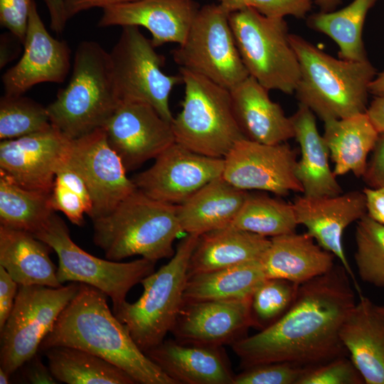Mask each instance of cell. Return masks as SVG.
I'll use <instances>...</instances> for the list:
<instances>
[{"label":"cell","instance_id":"74e56055","mask_svg":"<svg viewBox=\"0 0 384 384\" xmlns=\"http://www.w3.org/2000/svg\"><path fill=\"white\" fill-rule=\"evenodd\" d=\"M55 211L62 212L74 225L84 224L85 214H91L92 203L88 188L81 176L70 167L63 166L56 173L50 193Z\"/></svg>","mask_w":384,"mask_h":384},{"label":"cell","instance_id":"603a6c76","mask_svg":"<svg viewBox=\"0 0 384 384\" xmlns=\"http://www.w3.org/2000/svg\"><path fill=\"white\" fill-rule=\"evenodd\" d=\"M358 296L342 325L341 340L365 383L384 384V314L368 298Z\"/></svg>","mask_w":384,"mask_h":384},{"label":"cell","instance_id":"60d3db41","mask_svg":"<svg viewBox=\"0 0 384 384\" xmlns=\"http://www.w3.org/2000/svg\"><path fill=\"white\" fill-rule=\"evenodd\" d=\"M364 380L351 359L344 356L310 366L298 384H362Z\"/></svg>","mask_w":384,"mask_h":384},{"label":"cell","instance_id":"7bdbcfd3","mask_svg":"<svg viewBox=\"0 0 384 384\" xmlns=\"http://www.w3.org/2000/svg\"><path fill=\"white\" fill-rule=\"evenodd\" d=\"M33 0H0V23L23 44Z\"/></svg>","mask_w":384,"mask_h":384},{"label":"cell","instance_id":"d6a6232c","mask_svg":"<svg viewBox=\"0 0 384 384\" xmlns=\"http://www.w3.org/2000/svg\"><path fill=\"white\" fill-rule=\"evenodd\" d=\"M378 0H354L338 11L321 12L308 19V25L333 39L339 48L341 59L352 61L367 60L362 39L366 16Z\"/></svg>","mask_w":384,"mask_h":384},{"label":"cell","instance_id":"f907efd6","mask_svg":"<svg viewBox=\"0 0 384 384\" xmlns=\"http://www.w3.org/2000/svg\"><path fill=\"white\" fill-rule=\"evenodd\" d=\"M366 112L377 131L384 133V96L375 97Z\"/></svg>","mask_w":384,"mask_h":384},{"label":"cell","instance_id":"ac0fdd59","mask_svg":"<svg viewBox=\"0 0 384 384\" xmlns=\"http://www.w3.org/2000/svg\"><path fill=\"white\" fill-rule=\"evenodd\" d=\"M23 45L21 58L1 77L5 95H22L37 84L64 82L70 68V48L48 33L35 0Z\"/></svg>","mask_w":384,"mask_h":384},{"label":"cell","instance_id":"bcb514c9","mask_svg":"<svg viewBox=\"0 0 384 384\" xmlns=\"http://www.w3.org/2000/svg\"><path fill=\"white\" fill-rule=\"evenodd\" d=\"M18 284L0 266V329L5 324L14 304Z\"/></svg>","mask_w":384,"mask_h":384},{"label":"cell","instance_id":"f546056e","mask_svg":"<svg viewBox=\"0 0 384 384\" xmlns=\"http://www.w3.org/2000/svg\"><path fill=\"white\" fill-rule=\"evenodd\" d=\"M324 122L323 137L334 163V174L342 176L352 172L362 177L380 134L366 112Z\"/></svg>","mask_w":384,"mask_h":384},{"label":"cell","instance_id":"3957f363","mask_svg":"<svg viewBox=\"0 0 384 384\" xmlns=\"http://www.w3.org/2000/svg\"><path fill=\"white\" fill-rule=\"evenodd\" d=\"M178 206L153 199L137 188L103 216L92 219L93 242L106 259L135 255L157 262L171 258L183 231Z\"/></svg>","mask_w":384,"mask_h":384},{"label":"cell","instance_id":"277c9868","mask_svg":"<svg viewBox=\"0 0 384 384\" xmlns=\"http://www.w3.org/2000/svg\"><path fill=\"white\" fill-rule=\"evenodd\" d=\"M300 66L296 96L324 122L364 113L368 87L376 75L368 60L336 59L302 37L289 34Z\"/></svg>","mask_w":384,"mask_h":384},{"label":"cell","instance_id":"8d00e7d4","mask_svg":"<svg viewBox=\"0 0 384 384\" xmlns=\"http://www.w3.org/2000/svg\"><path fill=\"white\" fill-rule=\"evenodd\" d=\"M51 126L47 107L22 95H4L0 100V139H12Z\"/></svg>","mask_w":384,"mask_h":384},{"label":"cell","instance_id":"7402d4cb","mask_svg":"<svg viewBox=\"0 0 384 384\" xmlns=\"http://www.w3.org/2000/svg\"><path fill=\"white\" fill-rule=\"evenodd\" d=\"M176 384H233V373L223 346L164 339L144 353Z\"/></svg>","mask_w":384,"mask_h":384},{"label":"cell","instance_id":"8992f818","mask_svg":"<svg viewBox=\"0 0 384 384\" xmlns=\"http://www.w3.org/2000/svg\"><path fill=\"white\" fill-rule=\"evenodd\" d=\"M198 235L186 234L176 246L169 262L144 277L141 297L127 301L112 312L145 353L161 343L171 332L183 304L188 266Z\"/></svg>","mask_w":384,"mask_h":384},{"label":"cell","instance_id":"d4e9b609","mask_svg":"<svg viewBox=\"0 0 384 384\" xmlns=\"http://www.w3.org/2000/svg\"><path fill=\"white\" fill-rule=\"evenodd\" d=\"M334 257L307 233L293 232L271 238L262 262L267 278L301 284L330 271Z\"/></svg>","mask_w":384,"mask_h":384},{"label":"cell","instance_id":"8fae6325","mask_svg":"<svg viewBox=\"0 0 384 384\" xmlns=\"http://www.w3.org/2000/svg\"><path fill=\"white\" fill-rule=\"evenodd\" d=\"M122 28L118 41L109 53L120 102L147 103L171 123L174 117L169 105L170 95L176 85L183 83L181 75L164 73L165 58L156 51L138 26Z\"/></svg>","mask_w":384,"mask_h":384},{"label":"cell","instance_id":"30bf717a","mask_svg":"<svg viewBox=\"0 0 384 384\" xmlns=\"http://www.w3.org/2000/svg\"><path fill=\"white\" fill-rule=\"evenodd\" d=\"M72 282L60 287L18 285L13 309L0 329V367L13 374L38 353L60 313L79 290Z\"/></svg>","mask_w":384,"mask_h":384},{"label":"cell","instance_id":"836d02e7","mask_svg":"<svg viewBox=\"0 0 384 384\" xmlns=\"http://www.w3.org/2000/svg\"><path fill=\"white\" fill-rule=\"evenodd\" d=\"M54 213L50 193L27 189L0 172L1 226L34 234Z\"/></svg>","mask_w":384,"mask_h":384},{"label":"cell","instance_id":"5bb4252c","mask_svg":"<svg viewBox=\"0 0 384 384\" xmlns=\"http://www.w3.org/2000/svg\"><path fill=\"white\" fill-rule=\"evenodd\" d=\"M223 161L222 176L238 188L279 196L303 193L296 175V152L284 142L269 144L244 138L235 143Z\"/></svg>","mask_w":384,"mask_h":384},{"label":"cell","instance_id":"4316f807","mask_svg":"<svg viewBox=\"0 0 384 384\" xmlns=\"http://www.w3.org/2000/svg\"><path fill=\"white\" fill-rule=\"evenodd\" d=\"M301 150L296 175L306 196H334L343 193L336 175L330 169L329 149L316 127L314 113L300 104L290 117Z\"/></svg>","mask_w":384,"mask_h":384},{"label":"cell","instance_id":"f6af8a7d","mask_svg":"<svg viewBox=\"0 0 384 384\" xmlns=\"http://www.w3.org/2000/svg\"><path fill=\"white\" fill-rule=\"evenodd\" d=\"M18 369L21 370L23 383L32 384H56L48 366H46L38 353L26 361Z\"/></svg>","mask_w":384,"mask_h":384},{"label":"cell","instance_id":"7a4b0ae2","mask_svg":"<svg viewBox=\"0 0 384 384\" xmlns=\"http://www.w3.org/2000/svg\"><path fill=\"white\" fill-rule=\"evenodd\" d=\"M107 298L100 289L80 283L38 353L55 346L78 348L119 367L136 383L176 384L138 347L110 309Z\"/></svg>","mask_w":384,"mask_h":384},{"label":"cell","instance_id":"2e32d148","mask_svg":"<svg viewBox=\"0 0 384 384\" xmlns=\"http://www.w3.org/2000/svg\"><path fill=\"white\" fill-rule=\"evenodd\" d=\"M70 141L52 124L21 137L1 140L0 172L27 189L50 193Z\"/></svg>","mask_w":384,"mask_h":384},{"label":"cell","instance_id":"ffe728a7","mask_svg":"<svg viewBox=\"0 0 384 384\" xmlns=\"http://www.w3.org/2000/svg\"><path fill=\"white\" fill-rule=\"evenodd\" d=\"M250 299L183 302L171 332L183 343L232 345L252 326Z\"/></svg>","mask_w":384,"mask_h":384},{"label":"cell","instance_id":"9a60e30c","mask_svg":"<svg viewBox=\"0 0 384 384\" xmlns=\"http://www.w3.org/2000/svg\"><path fill=\"white\" fill-rule=\"evenodd\" d=\"M223 166V158L202 155L174 142L132 180L149 197L178 206L222 176Z\"/></svg>","mask_w":384,"mask_h":384},{"label":"cell","instance_id":"52a82bcc","mask_svg":"<svg viewBox=\"0 0 384 384\" xmlns=\"http://www.w3.org/2000/svg\"><path fill=\"white\" fill-rule=\"evenodd\" d=\"M179 74L184 97L171 122L175 142L196 153L224 158L236 142L246 138L235 117L230 90L183 68Z\"/></svg>","mask_w":384,"mask_h":384},{"label":"cell","instance_id":"5b68a950","mask_svg":"<svg viewBox=\"0 0 384 384\" xmlns=\"http://www.w3.org/2000/svg\"><path fill=\"white\" fill-rule=\"evenodd\" d=\"M119 102L109 53L85 41L76 48L68 85L46 107L51 124L74 139L104 127Z\"/></svg>","mask_w":384,"mask_h":384},{"label":"cell","instance_id":"cb8c5ba5","mask_svg":"<svg viewBox=\"0 0 384 384\" xmlns=\"http://www.w3.org/2000/svg\"><path fill=\"white\" fill-rule=\"evenodd\" d=\"M268 90L249 75L230 90L233 112L245 137L274 144L294 137L291 117L269 97Z\"/></svg>","mask_w":384,"mask_h":384},{"label":"cell","instance_id":"b9f144b4","mask_svg":"<svg viewBox=\"0 0 384 384\" xmlns=\"http://www.w3.org/2000/svg\"><path fill=\"white\" fill-rule=\"evenodd\" d=\"M228 13L251 7L267 17L293 16L302 18L310 11L311 0H218Z\"/></svg>","mask_w":384,"mask_h":384},{"label":"cell","instance_id":"ba28073f","mask_svg":"<svg viewBox=\"0 0 384 384\" xmlns=\"http://www.w3.org/2000/svg\"><path fill=\"white\" fill-rule=\"evenodd\" d=\"M229 22L249 75L268 90L294 93L301 71L284 18L267 17L247 7L230 13Z\"/></svg>","mask_w":384,"mask_h":384},{"label":"cell","instance_id":"484cf974","mask_svg":"<svg viewBox=\"0 0 384 384\" xmlns=\"http://www.w3.org/2000/svg\"><path fill=\"white\" fill-rule=\"evenodd\" d=\"M270 239L231 226L198 237L188 266V277L262 260Z\"/></svg>","mask_w":384,"mask_h":384},{"label":"cell","instance_id":"7c38bea8","mask_svg":"<svg viewBox=\"0 0 384 384\" xmlns=\"http://www.w3.org/2000/svg\"><path fill=\"white\" fill-rule=\"evenodd\" d=\"M229 14L219 4L200 8L184 41L171 55L180 68L230 90L250 75L237 48Z\"/></svg>","mask_w":384,"mask_h":384},{"label":"cell","instance_id":"4fadbf2b","mask_svg":"<svg viewBox=\"0 0 384 384\" xmlns=\"http://www.w3.org/2000/svg\"><path fill=\"white\" fill-rule=\"evenodd\" d=\"M64 164L85 181L92 203V220L113 210L137 189L103 127L71 139Z\"/></svg>","mask_w":384,"mask_h":384},{"label":"cell","instance_id":"f35d334b","mask_svg":"<svg viewBox=\"0 0 384 384\" xmlns=\"http://www.w3.org/2000/svg\"><path fill=\"white\" fill-rule=\"evenodd\" d=\"M299 286L284 279L266 278L251 297L252 326L263 329L277 320L292 304Z\"/></svg>","mask_w":384,"mask_h":384},{"label":"cell","instance_id":"e0dca14e","mask_svg":"<svg viewBox=\"0 0 384 384\" xmlns=\"http://www.w3.org/2000/svg\"><path fill=\"white\" fill-rule=\"evenodd\" d=\"M103 128L127 171L154 159L176 142L171 123L142 102H120Z\"/></svg>","mask_w":384,"mask_h":384},{"label":"cell","instance_id":"44dd1931","mask_svg":"<svg viewBox=\"0 0 384 384\" xmlns=\"http://www.w3.org/2000/svg\"><path fill=\"white\" fill-rule=\"evenodd\" d=\"M194 0H136L102 9L98 26H142L151 35L156 48L181 44L199 10Z\"/></svg>","mask_w":384,"mask_h":384},{"label":"cell","instance_id":"db71d44e","mask_svg":"<svg viewBox=\"0 0 384 384\" xmlns=\"http://www.w3.org/2000/svg\"><path fill=\"white\" fill-rule=\"evenodd\" d=\"M11 375L9 373L0 367V383L9 384L11 383Z\"/></svg>","mask_w":384,"mask_h":384},{"label":"cell","instance_id":"1f68e13d","mask_svg":"<svg viewBox=\"0 0 384 384\" xmlns=\"http://www.w3.org/2000/svg\"><path fill=\"white\" fill-rule=\"evenodd\" d=\"M55 379L67 384H134L125 371L85 350L55 346L43 352Z\"/></svg>","mask_w":384,"mask_h":384},{"label":"cell","instance_id":"6da1fadb","mask_svg":"<svg viewBox=\"0 0 384 384\" xmlns=\"http://www.w3.org/2000/svg\"><path fill=\"white\" fill-rule=\"evenodd\" d=\"M348 277L341 265L299 284L277 320L231 345L242 366L272 362L312 366L344 356L341 329L356 303Z\"/></svg>","mask_w":384,"mask_h":384},{"label":"cell","instance_id":"e575fe53","mask_svg":"<svg viewBox=\"0 0 384 384\" xmlns=\"http://www.w3.org/2000/svg\"><path fill=\"white\" fill-rule=\"evenodd\" d=\"M297 225L292 203L265 194L249 193L229 226L273 238L295 232Z\"/></svg>","mask_w":384,"mask_h":384},{"label":"cell","instance_id":"83f0119b","mask_svg":"<svg viewBox=\"0 0 384 384\" xmlns=\"http://www.w3.org/2000/svg\"><path fill=\"white\" fill-rule=\"evenodd\" d=\"M249 193L235 187L222 176L214 178L178 205V217L183 233L200 236L229 226Z\"/></svg>","mask_w":384,"mask_h":384},{"label":"cell","instance_id":"681fc988","mask_svg":"<svg viewBox=\"0 0 384 384\" xmlns=\"http://www.w3.org/2000/svg\"><path fill=\"white\" fill-rule=\"evenodd\" d=\"M48 11L50 28L58 34L61 33L67 24L65 14V0H43Z\"/></svg>","mask_w":384,"mask_h":384},{"label":"cell","instance_id":"7dc6e473","mask_svg":"<svg viewBox=\"0 0 384 384\" xmlns=\"http://www.w3.org/2000/svg\"><path fill=\"white\" fill-rule=\"evenodd\" d=\"M133 1L136 0H65V14L68 21L76 14L92 8L104 9L107 6Z\"/></svg>","mask_w":384,"mask_h":384},{"label":"cell","instance_id":"11a10c76","mask_svg":"<svg viewBox=\"0 0 384 384\" xmlns=\"http://www.w3.org/2000/svg\"><path fill=\"white\" fill-rule=\"evenodd\" d=\"M378 309L384 314V306H378L377 305Z\"/></svg>","mask_w":384,"mask_h":384},{"label":"cell","instance_id":"f1b7e54d","mask_svg":"<svg viewBox=\"0 0 384 384\" xmlns=\"http://www.w3.org/2000/svg\"><path fill=\"white\" fill-rule=\"evenodd\" d=\"M52 247L31 233L0 225V266L18 285L60 287Z\"/></svg>","mask_w":384,"mask_h":384},{"label":"cell","instance_id":"ab89813d","mask_svg":"<svg viewBox=\"0 0 384 384\" xmlns=\"http://www.w3.org/2000/svg\"><path fill=\"white\" fill-rule=\"evenodd\" d=\"M309 367L290 362L262 363L235 375L233 384H298Z\"/></svg>","mask_w":384,"mask_h":384},{"label":"cell","instance_id":"d590c367","mask_svg":"<svg viewBox=\"0 0 384 384\" xmlns=\"http://www.w3.org/2000/svg\"><path fill=\"white\" fill-rule=\"evenodd\" d=\"M355 262L361 280L384 288V224L367 214L357 221Z\"/></svg>","mask_w":384,"mask_h":384},{"label":"cell","instance_id":"4dcf8cb0","mask_svg":"<svg viewBox=\"0 0 384 384\" xmlns=\"http://www.w3.org/2000/svg\"><path fill=\"white\" fill-rule=\"evenodd\" d=\"M267 278L262 260L188 277L183 302L250 299Z\"/></svg>","mask_w":384,"mask_h":384},{"label":"cell","instance_id":"d6986e66","mask_svg":"<svg viewBox=\"0 0 384 384\" xmlns=\"http://www.w3.org/2000/svg\"><path fill=\"white\" fill-rule=\"evenodd\" d=\"M298 225L324 250L341 262L358 295L361 288L348 263L343 246V234L352 223L367 214L363 191H353L334 196L297 197L292 203Z\"/></svg>","mask_w":384,"mask_h":384},{"label":"cell","instance_id":"f5cc1de1","mask_svg":"<svg viewBox=\"0 0 384 384\" xmlns=\"http://www.w3.org/2000/svg\"><path fill=\"white\" fill-rule=\"evenodd\" d=\"M341 0H316V4L320 7L322 12H330L336 8Z\"/></svg>","mask_w":384,"mask_h":384},{"label":"cell","instance_id":"816d5d0a","mask_svg":"<svg viewBox=\"0 0 384 384\" xmlns=\"http://www.w3.org/2000/svg\"><path fill=\"white\" fill-rule=\"evenodd\" d=\"M369 93L378 96H384V71L378 74L370 82Z\"/></svg>","mask_w":384,"mask_h":384},{"label":"cell","instance_id":"9c48e42d","mask_svg":"<svg viewBox=\"0 0 384 384\" xmlns=\"http://www.w3.org/2000/svg\"><path fill=\"white\" fill-rule=\"evenodd\" d=\"M33 235L57 254V277L62 284L75 282L92 286L111 299L112 309L124 302L129 290L154 272L156 262L143 257L123 262L85 252L73 242L65 223L55 213Z\"/></svg>","mask_w":384,"mask_h":384},{"label":"cell","instance_id":"ee69618b","mask_svg":"<svg viewBox=\"0 0 384 384\" xmlns=\"http://www.w3.org/2000/svg\"><path fill=\"white\" fill-rule=\"evenodd\" d=\"M362 176L369 188L384 187V133H380Z\"/></svg>","mask_w":384,"mask_h":384},{"label":"cell","instance_id":"c3c4849f","mask_svg":"<svg viewBox=\"0 0 384 384\" xmlns=\"http://www.w3.org/2000/svg\"><path fill=\"white\" fill-rule=\"evenodd\" d=\"M363 193L366 198L367 215L384 224V187L366 188Z\"/></svg>","mask_w":384,"mask_h":384}]
</instances>
